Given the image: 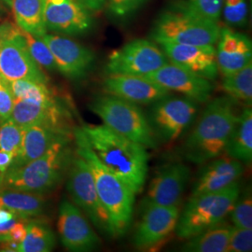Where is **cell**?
Masks as SVG:
<instances>
[{"instance_id": "obj_16", "label": "cell", "mask_w": 252, "mask_h": 252, "mask_svg": "<svg viewBox=\"0 0 252 252\" xmlns=\"http://www.w3.org/2000/svg\"><path fill=\"white\" fill-rule=\"evenodd\" d=\"M144 77L162 88L178 92L198 104L207 103L211 98L213 91L211 81L170 62Z\"/></svg>"}, {"instance_id": "obj_42", "label": "cell", "mask_w": 252, "mask_h": 252, "mask_svg": "<svg viewBox=\"0 0 252 252\" xmlns=\"http://www.w3.org/2000/svg\"><path fill=\"white\" fill-rule=\"evenodd\" d=\"M9 240H11V239H10L9 234H0V244L6 242V241H9Z\"/></svg>"}, {"instance_id": "obj_25", "label": "cell", "mask_w": 252, "mask_h": 252, "mask_svg": "<svg viewBox=\"0 0 252 252\" xmlns=\"http://www.w3.org/2000/svg\"><path fill=\"white\" fill-rule=\"evenodd\" d=\"M224 153L229 157L242 163H252V110L251 107L242 110Z\"/></svg>"}, {"instance_id": "obj_8", "label": "cell", "mask_w": 252, "mask_h": 252, "mask_svg": "<svg viewBox=\"0 0 252 252\" xmlns=\"http://www.w3.org/2000/svg\"><path fill=\"white\" fill-rule=\"evenodd\" d=\"M0 76L6 81L48 83L45 74L28 51L21 28L10 23L0 25Z\"/></svg>"}, {"instance_id": "obj_3", "label": "cell", "mask_w": 252, "mask_h": 252, "mask_svg": "<svg viewBox=\"0 0 252 252\" xmlns=\"http://www.w3.org/2000/svg\"><path fill=\"white\" fill-rule=\"evenodd\" d=\"M76 153L87 162L93 174L100 202L108 213L112 237L128 232L134 213L135 192L98 159L81 128L73 131Z\"/></svg>"}, {"instance_id": "obj_37", "label": "cell", "mask_w": 252, "mask_h": 252, "mask_svg": "<svg viewBox=\"0 0 252 252\" xmlns=\"http://www.w3.org/2000/svg\"><path fill=\"white\" fill-rule=\"evenodd\" d=\"M147 0H108V10L118 17L125 18L135 12Z\"/></svg>"}, {"instance_id": "obj_33", "label": "cell", "mask_w": 252, "mask_h": 252, "mask_svg": "<svg viewBox=\"0 0 252 252\" xmlns=\"http://www.w3.org/2000/svg\"><path fill=\"white\" fill-rule=\"evenodd\" d=\"M24 128L14 123L10 118L0 125V150L12 153H18L22 143Z\"/></svg>"}, {"instance_id": "obj_22", "label": "cell", "mask_w": 252, "mask_h": 252, "mask_svg": "<svg viewBox=\"0 0 252 252\" xmlns=\"http://www.w3.org/2000/svg\"><path fill=\"white\" fill-rule=\"evenodd\" d=\"M207 162L199 173L192 186L190 196L226 189L238 181L243 175L242 162L229 156L220 159L215 158V160L213 159Z\"/></svg>"}, {"instance_id": "obj_11", "label": "cell", "mask_w": 252, "mask_h": 252, "mask_svg": "<svg viewBox=\"0 0 252 252\" xmlns=\"http://www.w3.org/2000/svg\"><path fill=\"white\" fill-rule=\"evenodd\" d=\"M169 62L162 49L153 41L138 38L109 54L106 72L140 76L153 73Z\"/></svg>"}, {"instance_id": "obj_26", "label": "cell", "mask_w": 252, "mask_h": 252, "mask_svg": "<svg viewBox=\"0 0 252 252\" xmlns=\"http://www.w3.org/2000/svg\"><path fill=\"white\" fill-rule=\"evenodd\" d=\"M231 231V227L214 226L186 239L187 242L180 250L187 252H226Z\"/></svg>"}, {"instance_id": "obj_4", "label": "cell", "mask_w": 252, "mask_h": 252, "mask_svg": "<svg viewBox=\"0 0 252 252\" xmlns=\"http://www.w3.org/2000/svg\"><path fill=\"white\" fill-rule=\"evenodd\" d=\"M72 137L62 136L40 157L18 168L8 169L0 189L45 194L55 189L67 174L75 156Z\"/></svg>"}, {"instance_id": "obj_43", "label": "cell", "mask_w": 252, "mask_h": 252, "mask_svg": "<svg viewBox=\"0 0 252 252\" xmlns=\"http://www.w3.org/2000/svg\"><path fill=\"white\" fill-rule=\"evenodd\" d=\"M0 10H1V5H0Z\"/></svg>"}, {"instance_id": "obj_29", "label": "cell", "mask_w": 252, "mask_h": 252, "mask_svg": "<svg viewBox=\"0 0 252 252\" xmlns=\"http://www.w3.org/2000/svg\"><path fill=\"white\" fill-rule=\"evenodd\" d=\"M221 88L227 96L248 107L252 102V62L238 71L224 76Z\"/></svg>"}, {"instance_id": "obj_35", "label": "cell", "mask_w": 252, "mask_h": 252, "mask_svg": "<svg viewBox=\"0 0 252 252\" xmlns=\"http://www.w3.org/2000/svg\"><path fill=\"white\" fill-rule=\"evenodd\" d=\"M252 249V228H232L226 252H249Z\"/></svg>"}, {"instance_id": "obj_18", "label": "cell", "mask_w": 252, "mask_h": 252, "mask_svg": "<svg viewBox=\"0 0 252 252\" xmlns=\"http://www.w3.org/2000/svg\"><path fill=\"white\" fill-rule=\"evenodd\" d=\"M190 178V169L182 162L163 165L156 173L144 201L166 207H180Z\"/></svg>"}, {"instance_id": "obj_13", "label": "cell", "mask_w": 252, "mask_h": 252, "mask_svg": "<svg viewBox=\"0 0 252 252\" xmlns=\"http://www.w3.org/2000/svg\"><path fill=\"white\" fill-rule=\"evenodd\" d=\"M47 31L68 36L83 35L94 26L92 12L78 0H41Z\"/></svg>"}, {"instance_id": "obj_23", "label": "cell", "mask_w": 252, "mask_h": 252, "mask_svg": "<svg viewBox=\"0 0 252 252\" xmlns=\"http://www.w3.org/2000/svg\"><path fill=\"white\" fill-rule=\"evenodd\" d=\"M10 119L22 128L41 122L68 124L69 112L58 100L52 103H37L14 99Z\"/></svg>"}, {"instance_id": "obj_15", "label": "cell", "mask_w": 252, "mask_h": 252, "mask_svg": "<svg viewBox=\"0 0 252 252\" xmlns=\"http://www.w3.org/2000/svg\"><path fill=\"white\" fill-rule=\"evenodd\" d=\"M50 48L56 69L69 80H80L90 72L95 55L89 48L64 36L47 34L41 36Z\"/></svg>"}, {"instance_id": "obj_38", "label": "cell", "mask_w": 252, "mask_h": 252, "mask_svg": "<svg viewBox=\"0 0 252 252\" xmlns=\"http://www.w3.org/2000/svg\"><path fill=\"white\" fill-rule=\"evenodd\" d=\"M14 106V97L5 79L0 76V125L10 118Z\"/></svg>"}, {"instance_id": "obj_27", "label": "cell", "mask_w": 252, "mask_h": 252, "mask_svg": "<svg viewBox=\"0 0 252 252\" xmlns=\"http://www.w3.org/2000/svg\"><path fill=\"white\" fill-rule=\"evenodd\" d=\"M13 9L17 26L22 30L34 36L45 35L41 0H14Z\"/></svg>"}, {"instance_id": "obj_7", "label": "cell", "mask_w": 252, "mask_h": 252, "mask_svg": "<svg viewBox=\"0 0 252 252\" xmlns=\"http://www.w3.org/2000/svg\"><path fill=\"white\" fill-rule=\"evenodd\" d=\"M90 109L102 120L105 126L118 134L147 149L157 147L147 116L135 103L105 94L94 99Z\"/></svg>"}, {"instance_id": "obj_36", "label": "cell", "mask_w": 252, "mask_h": 252, "mask_svg": "<svg viewBox=\"0 0 252 252\" xmlns=\"http://www.w3.org/2000/svg\"><path fill=\"white\" fill-rule=\"evenodd\" d=\"M191 9L197 11L199 14L219 22L221 15L223 0H184Z\"/></svg>"}, {"instance_id": "obj_41", "label": "cell", "mask_w": 252, "mask_h": 252, "mask_svg": "<svg viewBox=\"0 0 252 252\" xmlns=\"http://www.w3.org/2000/svg\"><path fill=\"white\" fill-rule=\"evenodd\" d=\"M91 12H98L104 8L106 0H78Z\"/></svg>"}, {"instance_id": "obj_17", "label": "cell", "mask_w": 252, "mask_h": 252, "mask_svg": "<svg viewBox=\"0 0 252 252\" xmlns=\"http://www.w3.org/2000/svg\"><path fill=\"white\" fill-rule=\"evenodd\" d=\"M70 135L73 134L69 125L63 123L41 122L25 127L20 149L9 169L18 168L40 157L58 138Z\"/></svg>"}, {"instance_id": "obj_30", "label": "cell", "mask_w": 252, "mask_h": 252, "mask_svg": "<svg viewBox=\"0 0 252 252\" xmlns=\"http://www.w3.org/2000/svg\"><path fill=\"white\" fill-rule=\"evenodd\" d=\"M6 82L14 99L37 103H52L58 100L55 98L54 92L49 88L48 83L28 80L6 81Z\"/></svg>"}, {"instance_id": "obj_24", "label": "cell", "mask_w": 252, "mask_h": 252, "mask_svg": "<svg viewBox=\"0 0 252 252\" xmlns=\"http://www.w3.org/2000/svg\"><path fill=\"white\" fill-rule=\"evenodd\" d=\"M45 205L43 194L0 189V208L7 209L20 219L28 220L41 215Z\"/></svg>"}, {"instance_id": "obj_32", "label": "cell", "mask_w": 252, "mask_h": 252, "mask_svg": "<svg viewBox=\"0 0 252 252\" xmlns=\"http://www.w3.org/2000/svg\"><path fill=\"white\" fill-rule=\"evenodd\" d=\"M229 215L234 227L252 228V189L248 188L242 194L239 193Z\"/></svg>"}, {"instance_id": "obj_19", "label": "cell", "mask_w": 252, "mask_h": 252, "mask_svg": "<svg viewBox=\"0 0 252 252\" xmlns=\"http://www.w3.org/2000/svg\"><path fill=\"white\" fill-rule=\"evenodd\" d=\"M162 52L168 61L208 81L216 80L219 73L216 49L211 45L162 43Z\"/></svg>"}, {"instance_id": "obj_1", "label": "cell", "mask_w": 252, "mask_h": 252, "mask_svg": "<svg viewBox=\"0 0 252 252\" xmlns=\"http://www.w3.org/2000/svg\"><path fill=\"white\" fill-rule=\"evenodd\" d=\"M101 162L135 192L140 193L149 170V153L141 144L103 125L81 127Z\"/></svg>"}, {"instance_id": "obj_28", "label": "cell", "mask_w": 252, "mask_h": 252, "mask_svg": "<svg viewBox=\"0 0 252 252\" xmlns=\"http://www.w3.org/2000/svg\"><path fill=\"white\" fill-rule=\"evenodd\" d=\"M25 239L19 243L16 252H50L55 247V235L51 227L39 220L27 222Z\"/></svg>"}, {"instance_id": "obj_5", "label": "cell", "mask_w": 252, "mask_h": 252, "mask_svg": "<svg viewBox=\"0 0 252 252\" xmlns=\"http://www.w3.org/2000/svg\"><path fill=\"white\" fill-rule=\"evenodd\" d=\"M220 29L217 22L199 14L184 0H179L159 15L151 36L158 44L214 46Z\"/></svg>"}, {"instance_id": "obj_40", "label": "cell", "mask_w": 252, "mask_h": 252, "mask_svg": "<svg viewBox=\"0 0 252 252\" xmlns=\"http://www.w3.org/2000/svg\"><path fill=\"white\" fill-rule=\"evenodd\" d=\"M14 155L12 153L0 150V188L6 172L8 171Z\"/></svg>"}, {"instance_id": "obj_12", "label": "cell", "mask_w": 252, "mask_h": 252, "mask_svg": "<svg viewBox=\"0 0 252 252\" xmlns=\"http://www.w3.org/2000/svg\"><path fill=\"white\" fill-rule=\"evenodd\" d=\"M180 207H166L143 202V210L133 235L137 250H148L162 242L176 230Z\"/></svg>"}, {"instance_id": "obj_21", "label": "cell", "mask_w": 252, "mask_h": 252, "mask_svg": "<svg viewBox=\"0 0 252 252\" xmlns=\"http://www.w3.org/2000/svg\"><path fill=\"white\" fill-rule=\"evenodd\" d=\"M217 43L218 68L223 77L240 70L252 62V40L242 33L227 27L221 28Z\"/></svg>"}, {"instance_id": "obj_20", "label": "cell", "mask_w": 252, "mask_h": 252, "mask_svg": "<svg viewBox=\"0 0 252 252\" xmlns=\"http://www.w3.org/2000/svg\"><path fill=\"white\" fill-rule=\"evenodd\" d=\"M105 94L135 103L136 105H152L154 102L171 94L153 81L140 76L109 74L103 82Z\"/></svg>"}, {"instance_id": "obj_10", "label": "cell", "mask_w": 252, "mask_h": 252, "mask_svg": "<svg viewBox=\"0 0 252 252\" xmlns=\"http://www.w3.org/2000/svg\"><path fill=\"white\" fill-rule=\"evenodd\" d=\"M66 189L74 204L81 209L101 233L111 236L108 213L100 202L90 168L75 153L68 170Z\"/></svg>"}, {"instance_id": "obj_34", "label": "cell", "mask_w": 252, "mask_h": 252, "mask_svg": "<svg viewBox=\"0 0 252 252\" xmlns=\"http://www.w3.org/2000/svg\"><path fill=\"white\" fill-rule=\"evenodd\" d=\"M248 4L246 0H223L221 14L232 27H244L248 21Z\"/></svg>"}, {"instance_id": "obj_6", "label": "cell", "mask_w": 252, "mask_h": 252, "mask_svg": "<svg viewBox=\"0 0 252 252\" xmlns=\"http://www.w3.org/2000/svg\"><path fill=\"white\" fill-rule=\"evenodd\" d=\"M238 181L220 191L190 196L180 213L176 234L180 239H188L219 225L233 209L240 193Z\"/></svg>"}, {"instance_id": "obj_9", "label": "cell", "mask_w": 252, "mask_h": 252, "mask_svg": "<svg viewBox=\"0 0 252 252\" xmlns=\"http://www.w3.org/2000/svg\"><path fill=\"white\" fill-rule=\"evenodd\" d=\"M198 112V103L185 96H164L152 104L147 116L153 135L165 143L179 139Z\"/></svg>"}, {"instance_id": "obj_14", "label": "cell", "mask_w": 252, "mask_h": 252, "mask_svg": "<svg viewBox=\"0 0 252 252\" xmlns=\"http://www.w3.org/2000/svg\"><path fill=\"white\" fill-rule=\"evenodd\" d=\"M57 229L61 243L69 252H93L100 246L99 236L81 209L66 199L59 207Z\"/></svg>"}, {"instance_id": "obj_39", "label": "cell", "mask_w": 252, "mask_h": 252, "mask_svg": "<svg viewBox=\"0 0 252 252\" xmlns=\"http://www.w3.org/2000/svg\"><path fill=\"white\" fill-rule=\"evenodd\" d=\"M27 220H20L10 228L9 234L11 241L21 243L25 239L27 234Z\"/></svg>"}, {"instance_id": "obj_31", "label": "cell", "mask_w": 252, "mask_h": 252, "mask_svg": "<svg viewBox=\"0 0 252 252\" xmlns=\"http://www.w3.org/2000/svg\"><path fill=\"white\" fill-rule=\"evenodd\" d=\"M22 34L26 39L28 51L35 62L47 70H57L53 54L41 36H34L24 30H22Z\"/></svg>"}, {"instance_id": "obj_2", "label": "cell", "mask_w": 252, "mask_h": 252, "mask_svg": "<svg viewBox=\"0 0 252 252\" xmlns=\"http://www.w3.org/2000/svg\"><path fill=\"white\" fill-rule=\"evenodd\" d=\"M239 103L229 96L208 102L198 123L185 140L182 153L189 162L202 164L225 152L242 111Z\"/></svg>"}]
</instances>
